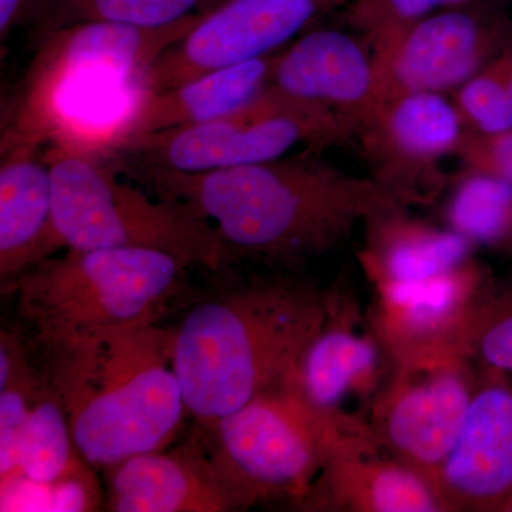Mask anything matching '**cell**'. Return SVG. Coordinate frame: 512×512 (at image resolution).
<instances>
[{"instance_id": "83f0119b", "label": "cell", "mask_w": 512, "mask_h": 512, "mask_svg": "<svg viewBox=\"0 0 512 512\" xmlns=\"http://www.w3.org/2000/svg\"><path fill=\"white\" fill-rule=\"evenodd\" d=\"M473 2L476 0H349L345 15L375 50L434 13Z\"/></svg>"}, {"instance_id": "603a6c76", "label": "cell", "mask_w": 512, "mask_h": 512, "mask_svg": "<svg viewBox=\"0 0 512 512\" xmlns=\"http://www.w3.org/2000/svg\"><path fill=\"white\" fill-rule=\"evenodd\" d=\"M447 220L474 247L503 251L512 242V185L491 175L466 173L448 202Z\"/></svg>"}, {"instance_id": "9c48e42d", "label": "cell", "mask_w": 512, "mask_h": 512, "mask_svg": "<svg viewBox=\"0 0 512 512\" xmlns=\"http://www.w3.org/2000/svg\"><path fill=\"white\" fill-rule=\"evenodd\" d=\"M470 360L458 348L396 360L392 379L377 394L367 421L383 447L436 493L441 467L477 389Z\"/></svg>"}, {"instance_id": "8992f818", "label": "cell", "mask_w": 512, "mask_h": 512, "mask_svg": "<svg viewBox=\"0 0 512 512\" xmlns=\"http://www.w3.org/2000/svg\"><path fill=\"white\" fill-rule=\"evenodd\" d=\"M53 222L63 248H147L221 272L237 261L217 229L190 207L147 197L117 178L109 161L46 150Z\"/></svg>"}, {"instance_id": "8fae6325", "label": "cell", "mask_w": 512, "mask_h": 512, "mask_svg": "<svg viewBox=\"0 0 512 512\" xmlns=\"http://www.w3.org/2000/svg\"><path fill=\"white\" fill-rule=\"evenodd\" d=\"M349 0H225L158 57L148 90L171 89L202 74L271 55L305 26Z\"/></svg>"}, {"instance_id": "1f68e13d", "label": "cell", "mask_w": 512, "mask_h": 512, "mask_svg": "<svg viewBox=\"0 0 512 512\" xmlns=\"http://www.w3.org/2000/svg\"><path fill=\"white\" fill-rule=\"evenodd\" d=\"M504 252H508V254H512V242L508 244L507 247L503 249Z\"/></svg>"}, {"instance_id": "e0dca14e", "label": "cell", "mask_w": 512, "mask_h": 512, "mask_svg": "<svg viewBox=\"0 0 512 512\" xmlns=\"http://www.w3.org/2000/svg\"><path fill=\"white\" fill-rule=\"evenodd\" d=\"M104 471L109 473V511H235L197 436L173 450L137 454Z\"/></svg>"}, {"instance_id": "7402d4cb", "label": "cell", "mask_w": 512, "mask_h": 512, "mask_svg": "<svg viewBox=\"0 0 512 512\" xmlns=\"http://www.w3.org/2000/svg\"><path fill=\"white\" fill-rule=\"evenodd\" d=\"M84 463L74 446L69 420L56 390L49 377L42 379L20 436L16 480L52 484L79 470Z\"/></svg>"}, {"instance_id": "ac0fdd59", "label": "cell", "mask_w": 512, "mask_h": 512, "mask_svg": "<svg viewBox=\"0 0 512 512\" xmlns=\"http://www.w3.org/2000/svg\"><path fill=\"white\" fill-rule=\"evenodd\" d=\"M63 248L53 222L52 177L40 150L13 147L0 164V275L12 281Z\"/></svg>"}, {"instance_id": "f1b7e54d", "label": "cell", "mask_w": 512, "mask_h": 512, "mask_svg": "<svg viewBox=\"0 0 512 512\" xmlns=\"http://www.w3.org/2000/svg\"><path fill=\"white\" fill-rule=\"evenodd\" d=\"M454 156L466 173L491 175L512 185V128L500 133L466 128Z\"/></svg>"}, {"instance_id": "ffe728a7", "label": "cell", "mask_w": 512, "mask_h": 512, "mask_svg": "<svg viewBox=\"0 0 512 512\" xmlns=\"http://www.w3.org/2000/svg\"><path fill=\"white\" fill-rule=\"evenodd\" d=\"M276 60L278 55L259 57L148 92L131 120L126 147L138 137L208 123L247 106L271 84Z\"/></svg>"}, {"instance_id": "4fadbf2b", "label": "cell", "mask_w": 512, "mask_h": 512, "mask_svg": "<svg viewBox=\"0 0 512 512\" xmlns=\"http://www.w3.org/2000/svg\"><path fill=\"white\" fill-rule=\"evenodd\" d=\"M463 119L439 93H410L387 101L375 126L360 136L373 177L410 198L433 200L441 185L439 163L456 153Z\"/></svg>"}, {"instance_id": "2e32d148", "label": "cell", "mask_w": 512, "mask_h": 512, "mask_svg": "<svg viewBox=\"0 0 512 512\" xmlns=\"http://www.w3.org/2000/svg\"><path fill=\"white\" fill-rule=\"evenodd\" d=\"M272 86L345 117L359 137L382 116L384 101L372 57L352 36L315 30L278 55Z\"/></svg>"}, {"instance_id": "6da1fadb", "label": "cell", "mask_w": 512, "mask_h": 512, "mask_svg": "<svg viewBox=\"0 0 512 512\" xmlns=\"http://www.w3.org/2000/svg\"><path fill=\"white\" fill-rule=\"evenodd\" d=\"M141 173L160 197L210 221L235 259L271 264L328 254L362 222L414 205L377 178L348 174L315 151L205 173Z\"/></svg>"}, {"instance_id": "ba28073f", "label": "cell", "mask_w": 512, "mask_h": 512, "mask_svg": "<svg viewBox=\"0 0 512 512\" xmlns=\"http://www.w3.org/2000/svg\"><path fill=\"white\" fill-rule=\"evenodd\" d=\"M356 137L357 128L336 111L269 84L228 116L138 137L121 156L133 157L141 170L205 173L268 163L296 146L311 151L342 146Z\"/></svg>"}, {"instance_id": "7a4b0ae2", "label": "cell", "mask_w": 512, "mask_h": 512, "mask_svg": "<svg viewBox=\"0 0 512 512\" xmlns=\"http://www.w3.org/2000/svg\"><path fill=\"white\" fill-rule=\"evenodd\" d=\"M201 15L136 28L92 22L42 33L2 124V151L64 150L110 161L126 147L148 72Z\"/></svg>"}, {"instance_id": "5b68a950", "label": "cell", "mask_w": 512, "mask_h": 512, "mask_svg": "<svg viewBox=\"0 0 512 512\" xmlns=\"http://www.w3.org/2000/svg\"><path fill=\"white\" fill-rule=\"evenodd\" d=\"M190 265L147 248H67L9 282L16 311L47 355L114 329L154 325Z\"/></svg>"}, {"instance_id": "277c9868", "label": "cell", "mask_w": 512, "mask_h": 512, "mask_svg": "<svg viewBox=\"0 0 512 512\" xmlns=\"http://www.w3.org/2000/svg\"><path fill=\"white\" fill-rule=\"evenodd\" d=\"M174 328L114 329L49 353V380L90 467L164 450L187 406L173 369Z\"/></svg>"}, {"instance_id": "3957f363", "label": "cell", "mask_w": 512, "mask_h": 512, "mask_svg": "<svg viewBox=\"0 0 512 512\" xmlns=\"http://www.w3.org/2000/svg\"><path fill=\"white\" fill-rule=\"evenodd\" d=\"M328 303L309 282L278 276L192 306L173 343L187 412L212 423L284 382L325 325Z\"/></svg>"}, {"instance_id": "52a82bcc", "label": "cell", "mask_w": 512, "mask_h": 512, "mask_svg": "<svg viewBox=\"0 0 512 512\" xmlns=\"http://www.w3.org/2000/svg\"><path fill=\"white\" fill-rule=\"evenodd\" d=\"M349 417L313 407L288 376L237 412L197 423V437L235 511L284 498L298 504Z\"/></svg>"}, {"instance_id": "d4e9b609", "label": "cell", "mask_w": 512, "mask_h": 512, "mask_svg": "<svg viewBox=\"0 0 512 512\" xmlns=\"http://www.w3.org/2000/svg\"><path fill=\"white\" fill-rule=\"evenodd\" d=\"M201 0H46L39 13L42 33L107 22L136 28H164L190 16Z\"/></svg>"}, {"instance_id": "484cf974", "label": "cell", "mask_w": 512, "mask_h": 512, "mask_svg": "<svg viewBox=\"0 0 512 512\" xmlns=\"http://www.w3.org/2000/svg\"><path fill=\"white\" fill-rule=\"evenodd\" d=\"M510 43L484 69L458 87L454 106L457 107L464 126L470 130L500 133L512 128L507 96V76L511 64Z\"/></svg>"}, {"instance_id": "9a60e30c", "label": "cell", "mask_w": 512, "mask_h": 512, "mask_svg": "<svg viewBox=\"0 0 512 512\" xmlns=\"http://www.w3.org/2000/svg\"><path fill=\"white\" fill-rule=\"evenodd\" d=\"M437 494L447 512H503L512 497V386L488 370L456 443L441 467Z\"/></svg>"}, {"instance_id": "5bb4252c", "label": "cell", "mask_w": 512, "mask_h": 512, "mask_svg": "<svg viewBox=\"0 0 512 512\" xmlns=\"http://www.w3.org/2000/svg\"><path fill=\"white\" fill-rule=\"evenodd\" d=\"M488 281L483 269L468 259L427 281L376 284L372 330L384 353L396 362L434 350L467 352L468 325Z\"/></svg>"}, {"instance_id": "cb8c5ba5", "label": "cell", "mask_w": 512, "mask_h": 512, "mask_svg": "<svg viewBox=\"0 0 512 512\" xmlns=\"http://www.w3.org/2000/svg\"><path fill=\"white\" fill-rule=\"evenodd\" d=\"M40 379L20 340L0 336V490L18 478V450L23 427L35 403Z\"/></svg>"}, {"instance_id": "f546056e", "label": "cell", "mask_w": 512, "mask_h": 512, "mask_svg": "<svg viewBox=\"0 0 512 512\" xmlns=\"http://www.w3.org/2000/svg\"><path fill=\"white\" fill-rule=\"evenodd\" d=\"M25 3L26 0H0V36L2 39L9 35L10 30L18 22Z\"/></svg>"}, {"instance_id": "44dd1931", "label": "cell", "mask_w": 512, "mask_h": 512, "mask_svg": "<svg viewBox=\"0 0 512 512\" xmlns=\"http://www.w3.org/2000/svg\"><path fill=\"white\" fill-rule=\"evenodd\" d=\"M365 265L376 284H414L453 271L470 259L474 245L453 229L443 231L386 212L366 222Z\"/></svg>"}, {"instance_id": "7c38bea8", "label": "cell", "mask_w": 512, "mask_h": 512, "mask_svg": "<svg viewBox=\"0 0 512 512\" xmlns=\"http://www.w3.org/2000/svg\"><path fill=\"white\" fill-rule=\"evenodd\" d=\"M298 505L309 511L447 512L434 488L356 416L333 437L318 478Z\"/></svg>"}, {"instance_id": "4316f807", "label": "cell", "mask_w": 512, "mask_h": 512, "mask_svg": "<svg viewBox=\"0 0 512 512\" xmlns=\"http://www.w3.org/2000/svg\"><path fill=\"white\" fill-rule=\"evenodd\" d=\"M466 345L471 359L487 370L512 373V291L487 282L471 316Z\"/></svg>"}, {"instance_id": "d6986e66", "label": "cell", "mask_w": 512, "mask_h": 512, "mask_svg": "<svg viewBox=\"0 0 512 512\" xmlns=\"http://www.w3.org/2000/svg\"><path fill=\"white\" fill-rule=\"evenodd\" d=\"M338 302L329 296L325 325L289 375L299 393L325 413L345 412L342 404L352 394L367 396L382 370V343L375 333L357 332Z\"/></svg>"}, {"instance_id": "4dcf8cb0", "label": "cell", "mask_w": 512, "mask_h": 512, "mask_svg": "<svg viewBox=\"0 0 512 512\" xmlns=\"http://www.w3.org/2000/svg\"><path fill=\"white\" fill-rule=\"evenodd\" d=\"M504 511L505 512H512V497H511V500L508 501L507 505H505Z\"/></svg>"}, {"instance_id": "30bf717a", "label": "cell", "mask_w": 512, "mask_h": 512, "mask_svg": "<svg viewBox=\"0 0 512 512\" xmlns=\"http://www.w3.org/2000/svg\"><path fill=\"white\" fill-rule=\"evenodd\" d=\"M511 40L510 16L470 3L420 20L373 50L384 106L404 94L458 89L500 55Z\"/></svg>"}]
</instances>
